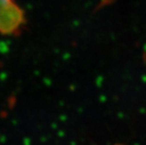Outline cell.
<instances>
[{"instance_id": "cell-1", "label": "cell", "mask_w": 146, "mask_h": 145, "mask_svg": "<svg viewBox=\"0 0 146 145\" xmlns=\"http://www.w3.org/2000/svg\"><path fill=\"white\" fill-rule=\"evenodd\" d=\"M26 22L24 11L14 1L0 11V33L11 35L18 32Z\"/></svg>"}, {"instance_id": "cell-2", "label": "cell", "mask_w": 146, "mask_h": 145, "mask_svg": "<svg viewBox=\"0 0 146 145\" xmlns=\"http://www.w3.org/2000/svg\"><path fill=\"white\" fill-rule=\"evenodd\" d=\"M12 1H13V0H0V11L2 10H4V9L7 7L9 4H11Z\"/></svg>"}]
</instances>
